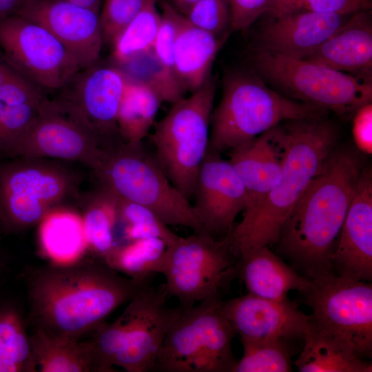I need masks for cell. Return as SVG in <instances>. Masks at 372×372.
<instances>
[{"label":"cell","instance_id":"obj_1","mask_svg":"<svg viewBox=\"0 0 372 372\" xmlns=\"http://www.w3.org/2000/svg\"><path fill=\"white\" fill-rule=\"evenodd\" d=\"M145 283L121 274L101 259L41 267L27 282L32 328L56 340L82 341Z\"/></svg>","mask_w":372,"mask_h":372},{"label":"cell","instance_id":"obj_2","mask_svg":"<svg viewBox=\"0 0 372 372\" xmlns=\"http://www.w3.org/2000/svg\"><path fill=\"white\" fill-rule=\"evenodd\" d=\"M364 166L355 147L336 146L284 222L278 251L311 281L333 274L331 256Z\"/></svg>","mask_w":372,"mask_h":372},{"label":"cell","instance_id":"obj_3","mask_svg":"<svg viewBox=\"0 0 372 372\" xmlns=\"http://www.w3.org/2000/svg\"><path fill=\"white\" fill-rule=\"evenodd\" d=\"M287 148L278 183L225 240L240 260L277 243L289 212L336 147L338 130L325 118L285 121Z\"/></svg>","mask_w":372,"mask_h":372},{"label":"cell","instance_id":"obj_4","mask_svg":"<svg viewBox=\"0 0 372 372\" xmlns=\"http://www.w3.org/2000/svg\"><path fill=\"white\" fill-rule=\"evenodd\" d=\"M327 112L271 89L254 71L232 70L212 111L207 152H230L283 121L323 118Z\"/></svg>","mask_w":372,"mask_h":372},{"label":"cell","instance_id":"obj_5","mask_svg":"<svg viewBox=\"0 0 372 372\" xmlns=\"http://www.w3.org/2000/svg\"><path fill=\"white\" fill-rule=\"evenodd\" d=\"M251 59L254 71L284 96L341 116L372 101L371 78L265 50H256Z\"/></svg>","mask_w":372,"mask_h":372},{"label":"cell","instance_id":"obj_6","mask_svg":"<svg viewBox=\"0 0 372 372\" xmlns=\"http://www.w3.org/2000/svg\"><path fill=\"white\" fill-rule=\"evenodd\" d=\"M96 173L105 188L120 198L151 209L167 225H180L193 233L209 234L189 200L172 185L142 143H125L108 149Z\"/></svg>","mask_w":372,"mask_h":372},{"label":"cell","instance_id":"obj_7","mask_svg":"<svg viewBox=\"0 0 372 372\" xmlns=\"http://www.w3.org/2000/svg\"><path fill=\"white\" fill-rule=\"evenodd\" d=\"M216 81L211 76L192 95L173 103L155 125L156 158L172 185L188 200L208 151Z\"/></svg>","mask_w":372,"mask_h":372},{"label":"cell","instance_id":"obj_8","mask_svg":"<svg viewBox=\"0 0 372 372\" xmlns=\"http://www.w3.org/2000/svg\"><path fill=\"white\" fill-rule=\"evenodd\" d=\"M220 300L183 309L167 333L154 371L231 372L236 334L220 309Z\"/></svg>","mask_w":372,"mask_h":372},{"label":"cell","instance_id":"obj_9","mask_svg":"<svg viewBox=\"0 0 372 372\" xmlns=\"http://www.w3.org/2000/svg\"><path fill=\"white\" fill-rule=\"evenodd\" d=\"M235 258L225 239L196 233L179 236L167 247L162 272L168 298H176L182 309L220 300L238 274L239 260Z\"/></svg>","mask_w":372,"mask_h":372},{"label":"cell","instance_id":"obj_10","mask_svg":"<svg viewBox=\"0 0 372 372\" xmlns=\"http://www.w3.org/2000/svg\"><path fill=\"white\" fill-rule=\"evenodd\" d=\"M72 187L65 170L39 159L0 165V229L13 234L39 223Z\"/></svg>","mask_w":372,"mask_h":372},{"label":"cell","instance_id":"obj_11","mask_svg":"<svg viewBox=\"0 0 372 372\" xmlns=\"http://www.w3.org/2000/svg\"><path fill=\"white\" fill-rule=\"evenodd\" d=\"M312 322L353 347L362 359L372 355V285L331 274L311 280L301 293Z\"/></svg>","mask_w":372,"mask_h":372},{"label":"cell","instance_id":"obj_12","mask_svg":"<svg viewBox=\"0 0 372 372\" xmlns=\"http://www.w3.org/2000/svg\"><path fill=\"white\" fill-rule=\"evenodd\" d=\"M0 48L13 69L38 87L64 88L81 70L51 32L18 15L0 17Z\"/></svg>","mask_w":372,"mask_h":372},{"label":"cell","instance_id":"obj_13","mask_svg":"<svg viewBox=\"0 0 372 372\" xmlns=\"http://www.w3.org/2000/svg\"><path fill=\"white\" fill-rule=\"evenodd\" d=\"M164 287L143 285L127 302L118 317L123 331L121 347L114 366L127 372H149L154 369L165 337L183 309L169 307Z\"/></svg>","mask_w":372,"mask_h":372},{"label":"cell","instance_id":"obj_14","mask_svg":"<svg viewBox=\"0 0 372 372\" xmlns=\"http://www.w3.org/2000/svg\"><path fill=\"white\" fill-rule=\"evenodd\" d=\"M101 139L61 103L44 101L39 114L12 157L81 162L97 172L107 149Z\"/></svg>","mask_w":372,"mask_h":372},{"label":"cell","instance_id":"obj_15","mask_svg":"<svg viewBox=\"0 0 372 372\" xmlns=\"http://www.w3.org/2000/svg\"><path fill=\"white\" fill-rule=\"evenodd\" d=\"M15 15L46 28L68 50L80 70L97 63L103 43L99 12L64 0H25Z\"/></svg>","mask_w":372,"mask_h":372},{"label":"cell","instance_id":"obj_16","mask_svg":"<svg viewBox=\"0 0 372 372\" xmlns=\"http://www.w3.org/2000/svg\"><path fill=\"white\" fill-rule=\"evenodd\" d=\"M193 197L194 209L212 236L228 234L247 201L243 183L230 161L209 152L198 171Z\"/></svg>","mask_w":372,"mask_h":372},{"label":"cell","instance_id":"obj_17","mask_svg":"<svg viewBox=\"0 0 372 372\" xmlns=\"http://www.w3.org/2000/svg\"><path fill=\"white\" fill-rule=\"evenodd\" d=\"M118 67L96 63L78 72L67 85L66 102L61 103L101 139L118 133L116 118L127 83Z\"/></svg>","mask_w":372,"mask_h":372},{"label":"cell","instance_id":"obj_18","mask_svg":"<svg viewBox=\"0 0 372 372\" xmlns=\"http://www.w3.org/2000/svg\"><path fill=\"white\" fill-rule=\"evenodd\" d=\"M334 275L372 280V170L364 165L331 256Z\"/></svg>","mask_w":372,"mask_h":372},{"label":"cell","instance_id":"obj_19","mask_svg":"<svg viewBox=\"0 0 372 372\" xmlns=\"http://www.w3.org/2000/svg\"><path fill=\"white\" fill-rule=\"evenodd\" d=\"M220 309L240 338H303L311 316L288 298L271 300L248 293L221 300Z\"/></svg>","mask_w":372,"mask_h":372},{"label":"cell","instance_id":"obj_20","mask_svg":"<svg viewBox=\"0 0 372 372\" xmlns=\"http://www.w3.org/2000/svg\"><path fill=\"white\" fill-rule=\"evenodd\" d=\"M287 148V132L280 123L229 152V161L247 195L243 215L256 209L280 181Z\"/></svg>","mask_w":372,"mask_h":372},{"label":"cell","instance_id":"obj_21","mask_svg":"<svg viewBox=\"0 0 372 372\" xmlns=\"http://www.w3.org/2000/svg\"><path fill=\"white\" fill-rule=\"evenodd\" d=\"M347 16L299 11L271 17L260 30L256 50L305 59L345 23Z\"/></svg>","mask_w":372,"mask_h":372},{"label":"cell","instance_id":"obj_22","mask_svg":"<svg viewBox=\"0 0 372 372\" xmlns=\"http://www.w3.org/2000/svg\"><path fill=\"white\" fill-rule=\"evenodd\" d=\"M304 60L371 78L372 25L366 10L352 14L336 32Z\"/></svg>","mask_w":372,"mask_h":372},{"label":"cell","instance_id":"obj_23","mask_svg":"<svg viewBox=\"0 0 372 372\" xmlns=\"http://www.w3.org/2000/svg\"><path fill=\"white\" fill-rule=\"evenodd\" d=\"M227 36L203 30L181 14L174 49V73L185 91H196L211 76L214 61Z\"/></svg>","mask_w":372,"mask_h":372},{"label":"cell","instance_id":"obj_24","mask_svg":"<svg viewBox=\"0 0 372 372\" xmlns=\"http://www.w3.org/2000/svg\"><path fill=\"white\" fill-rule=\"evenodd\" d=\"M238 275L249 293L271 300H283L291 291H306L311 281L272 252L260 247L239 260Z\"/></svg>","mask_w":372,"mask_h":372},{"label":"cell","instance_id":"obj_25","mask_svg":"<svg viewBox=\"0 0 372 372\" xmlns=\"http://www.w3.org/2000/svg\"><path fill=\"white\" fill-rule=\"evenodd\" d=\"M304 346L294 365L300 372H371V362L361 358L346 340L317 327L311 320Z\"/></svg>","mask_w":372,"mask_h":372},{"label":"cell","instance_id":"obj_26","mask_svg":"<svg viewBox=\"0 0 372 372\" xmlns=\"http://www.w3.org/2000/svg\"><path fill=\"white\" fill-rule=\"evenodd\" d=\"M167 244L155 238L116 244L102 259L121 274L141 283L150 282L164 269Z\"/></svg>","mask_w":372,"mask_h":372},{"label":"cell","instance_id":"obj_27","mask_svg":"<svg viewBox=\"0 0 372 372\" xmlns=\"http://www.w3.org/2000/svg\"><path fill=\"white\" fill-rule=\"evenodd\" d=\"M29 337L37 369L40 371H94L93 355L87 340L79 342L56 340L33 328Z\"/></svg>","mask_w":372,"mask_h":372},{"label":"cell","instance_id":"obj_28","mask_svg":"<svg viewBox=\"0 0 372 372\" xmlns=\"http://www.w3.org/2000/svg\"><path fill=\"white\" fill-rule=\"evenodd\" d=\"M39 223L41 245L52 258L68 261L87 248L82 216L74 211L56 207Z\"/></svg>","mask_w":372,"mask_h":372},{"label":"cell","instance_id":"obj_29","mask_svg":"<svg viewBox=\"0 0 372 372\" xmlns=\"http://www.w3.org/2000/svg\"><path fill=\"white\" fill-rule=\"evenodd\" d=\"M37 366L18 307L0 298V372H33Z\"/></svg>","mask_w":372,"mask_h":372},{"label":"cell","instance_id":"obj_30","mask_svg":"<svg viewBox=\"0 0 372 372\" xmlns=\"http://www.w3.org/2000/svg\"><path fill=\"white\" fill-rule=\"evenodd\" d=\"M161 102L150 88L127 79L116 118L119 134L125 143H142L154 123Z\"/></svg>","mask_w":372,"mask_h":372},{"label":"cell","instance_id":"obj_31","mask_svg":"<svg viewBox=\"0 0 372 372\" xmlns=\"http://www.w3.org/2000/svg\"><path fill=\"white\" fill-rule=\"evenodd\" d=\"M119 198L105 187L90 202L82 216L87 248L102 260L115 246Z\"/></svg>","mask_w":372,"mask_h":372},{"label":"cell","instance_id":"obj_32","mask_svg":"<svg viewBox=\"0 0 372 372\" xmlns=\"http://www.w3.org/2000/svg\"><path fill=\"white\" fill-rule=\"evenodd\" d=\"M155 3L145 0L141 10L113 43L112 59L120 66L152 50L161 23Z\"/></svg>","mask_w":372,"mask_h":372},{"label":"cell","instance_id":"obj_33","mask_svg":"<svg viewBox=\"0 0 372 372\" xmlns=\"http://www.w3.org/2000/svg\"><path fill=\"white\" fill-rule=\"evenodd\" d=\"M243 354L231 372H289L291 350L282 338H240Z\"/></svg>","mask_w":372,"mask_h":372},{"label":"cell","instance_id":"obj_34","mask_svg":"<svg viewBox=\"0 0 372 372\" xmlns=\"http://www.w3.org/2000/svg\"><path fill=\"white\" fill-rule=\"evenodd\" d=\"M121 66L127 79L150 88L162 101L174 103L183 97L185 91L176 77L161 64L152 50Z\"/></svg>","mask_w":372,"mask_h":372},{"label":"cell","instance_id":"obj_35","mask_svg":"<svg viewBox=\"0 0 372 372\" xmlns=\"http://www.w3.org/2000/svg\"><path fill=\"white\" fill-rule=\"evenodd\" d=\"M118 220L125 225L123 236L125 242L155 238L164 240L169 246L179 237L151 209L120 198Z\"/></svg>","mask_w":372,"mask_h":372},{"label":"cell","instance_id":"obj_36","mask_svg":"<svg viewBox=\"0 0 372 372\" xmlns=\"http://www.w3.org/2000/svg\"><path fill=\"white\" fill-rule=\"evenodd\" d=\"M43 100L39 103L3 105L0 113V156L12 155L38 117Z\"/></svg>","mask_w":372,"mask_h":372},{"label":"cell","instance_id":"obj_37","mask_svg":"<svg viewBox=\"0 0 372 372\" xmlns=\"http://www.w3.org/2000/svg\"><path fill=\"white\" fill-rule=\"evenodd\" d=\"M369 0H275L267 14L278 17L299 11L350 15L369 8Z\"/></svg>","mask_w":372,"mask_h":372},{"label":"cell","instance_id":"obj_38","mask_svg":"<svg viewBox=\"0 0 372 372\" xmlns=\"http://www.w3.org/2000/svg\"><path fill=\"white\" fill-rule=\"evenodd\" d=\"M145 0H105L99 20L103 42L113 44L141 10Z\"/></svg>","mask_w":372,"mask_h":372},{"label":"cell","instance_id":"obj_39","mask_svg":"<svg viewBox=\"0 0 372 372\" xmlns=\"http://www.w3.org/2000/svg\"><path fill=\"white\" fill-rule=\"evenodd\" d=\"M185 17L194 25L216 36L227 34L231 21L228 0H199Z\"/></svg>","mask_w":372,"mask_h":372},{"label":"cell","instance_id":"obj_40","mask_svg":"<svg viewBox=\"0 0 372 372\" xmlns=\"http://www.w3.org/2000/svg\"><path fill=\"white\" fill-rule=\"evenodd\" d=\"M162 8L161 23L152 50L161 64L174 73V49L181 14L167 2Z\"/></svg>","mask_w":372,"mask_h":372},{"label":"cell","instance_id":"obj_41","mask_svg":"<svg viewBox=\"0 0 372 372\" xmlns=\"http://www.w3.org/2000/svg\"><path fill=\"white\" fill-rule=\"evenodd\" d=\"M275 0H228L230 28L244 30L270 10Z\"/></svg>","mask_w":372,"mask_h":372},{"label":"cell","instance_id":"obj_42","mask_svg":"<svg viewBox=\"0 0 372 372\" xmlns=\"http://www.w3.org/2000/svg\"><path fill=\"white\" fill-rule=\"evenodd\" d=\"M352 135L355 148L363 154H372V103L360 107L353 114Z\"/></svg>","mask_w":372,"mask_h":372},{"label":"cell","instance_id":"obj_43","mask_svg":"<svg viewBox=\"0 0 372 372\" xmlns=\"http://www.w3.org/2000/svg\"><path fill=\"white\" fill-rule=\"evenodd\" d=\"M5 60L0 58V96L10 83L19 74Z\"/></svg>","mask_w":372,"mask_h":372},{"label":"cell","instance_id":"obj_44","mask_svg":"<svg viewBox=\"0 0 372 372\" xmlns=\"http://www.w3.org/2000/svg\"><path fill=\"white\" fill-rule=\"evenodd\" d=\"M25 0H0V17L14 15Z\"/></svg>","mask_w":372,"mask_h":372},{"label":"cell","instance_id":"obj_45","mask_svg":"<svg viewBox=\"0 0 372 372\" xmlns=\"http://www.w3.org/2000/svg\"><path fill=\"white\" fill-rule=\"evenodd\" d=\"M171 5L181 14L187 16L192 8L199 0H171Z\"/></svg>","mask_w":372,"mask_h":372},{"label":"cell","instance_id":"obj_46","mask_svg":"<svg viewBox=\"0 0 372 372\" xmlns=\"http://www.w3.org/2000/svg\"><path fill=\"white\" fill-rule=\"evenodd\" d=\"M77 6L99 12L101 0H64Z\"/></svg>","mask_w":372,"mask_h":372},{"label":"cell","instance_id":"obj_47","mask_svg":"<svg viewBox=\"0 0 372 372\" xmlns=\"http://www.w3.org/2000/svg\"><path fill=\"white\" fill-rule=\"evenodd\" d=\"M6 259L0 249V279L6 270Z\"/></svg>","mask_w":372,"mask_h":372},{"label":"cell","instance_id":"obj_48","mask_svg":"<svg viewBox=\"0 0 372 372\" xmlns=\"http://www.w3.org/2000/svg\"><path fill=\"white\" fill-rule=\"evenodd\" d=\"M151 1L156 3L158 0H151Z\"/></svg>","mask_w":372,"mask_h":372}]
</instances>
